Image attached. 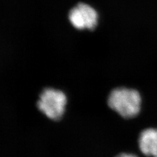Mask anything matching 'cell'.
Wrapping results in <instances>:
<instances>
[{"label":"cell","instance_id":"obj_1","mask_svg":"<svg viewBox=\"0 0 157 157\" xmlns=\"http://www.w3.org/2000/svg\"><path fill=\"white\" fill-rule=\"evenodd\" d=\"M108 105L111 109L125 119H130L139 114L141 97L138 91L124 87L112 90L108 97Z\"/></svg>","mask_w":157,"mask_h":157},{"label":"cell","instance_id":"obj_2","mask_svg":"<svg viewBox=\"0 0 157 157\" xmlns=\"http://www.w3.org/2000/svg\"><path fill=\"white\" fill-rule=\"evenodd\" d=\"M67 104V97L62 91L47 88L39 96L37 107L48 119L60 120L64 114Z\"/></svg>","mask_w":157,"mask_h":157},{"label":"cell","instance_id":"obj_3","mask_svg":"<svg viewBox=\"0 0 157 157\" xmlns=\"http://www.w3.org/2000/svg\"><path fill=\"white\" fill-rule=\"evenodd\" d=\"M68 18L71 25L77 29L93 30L98 25L99 15L90 5L80 3L70 10Z\"/></svg>","mask_w":157,"mask_h":157},{"label":"cell","instance_id":"obj_4","mask_svg":"<svg viewBox=\"0 0 157 157\" xmlns=\"http://www.w3.org/2000/svg\"><path fill=\"white\" fill-rule=\"evenodd\" d=\"M138 145L144 155L157 157V128H149L142 131L139 136Z\"/></svg>","mask_w":157,"mask_h":157},{"label":"cell","instance_id":"obj_5","mask_svg":"<svg viewBox=\"0 0 157 157\" xmlns=\"http://www.w3.org/2000/svg\"><path fill=\"white\" fill-rule=\"evenodd\" d=\"M116 157H138V156L131 153H121V154H119V155H117Z\"/></svg>","mask_w":157,"mask_h":157}]
</instances>
